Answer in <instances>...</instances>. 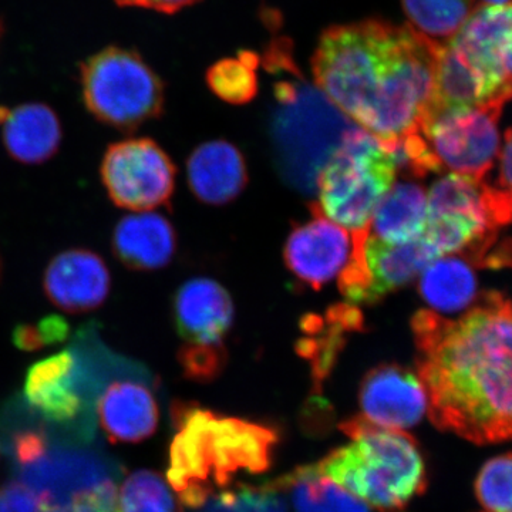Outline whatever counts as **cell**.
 <instances>
[{
  "label": "cell",
  "mask_w": 512,
  "mask_h": 512,
  "mask_svg": "<svg viewBox=\"0 0 512 512\" xmlns=\"http://www.w3.org/2000/svg\"><path fill=\"white\" fill-rule=\"evenodd\" d=\"M427 412L471 443L512 440V302L485 293L456 320L420 311L412 320Z\"/></svg>",
  "instance_id": "6da1fadb"
},
{
  "label": "cell",
  "mask_w": 512,
  "mask_h": 512,
  "mask_svg": "<svg viewBox=\"0 0 512 512\" xmlns=\"http://www.w3.org/2000/svg\"><path fill=\"white\" fill-rule=\"evenodd\" d=\"M439 43L409 25L369 19L332 26L312 56L316 87L380 140L420 127L433 99Z\"/></svg>",
  "instance_id": "7a4b0ae2"
},
{
  "label": "cell",
  "mask_w": 512,
  "mask_h": 512,
  "mask_svg": "<svg viewBox=\"0 0 512 512\" xmlns=\"http://www.w3.org/2000/svg\"><path fill=\"white\" fill-rule=\"evenodd\" d=\"M168 483L181 503L198 510L239 476H258L271 467L278 433L195 404L175 403Z\"/></svg>",
  "instance_id": "3957f363"
},
{
  "label": "cell",
  "mask_w": 512,
  "mask_h": 512,
  "mask_svg": "<svg viewBox=\"0 0 512 512\" xmlns=\"http://www.w3.org/2000/svg\"><path fill=\"white\" fill-rule=\"evenodd\" d=\"M259 63L278 77L271 116L276 168L286 184L315 194L320 173L355 126L316 84L306 82L288 40L275 39Z\"/></svg>",
  "instance_id": "277c9868"
},
{
  "label": "cell",
  "mask_w": 512,
  "mask_h": 512,
  "mask_svg": "<svg viewBox=\"0 0 512 512\" xmlns=\"http://www.w3.org/2000/svg\"><path fill=\"white\" fill-rule=\"evenodd\" d=\"M340 429L352 441L313 466L319 476L382 511L402 508L426 490V464L412 436L365 417L345 421Z\"/></svg>",
  "instance_id": "5b68a950"
},
{
  "label": "cell",
  "mask_w": 512,
  "mask_h": 512,
  "mask_svg": "<svg viewBox=\"0 0 512 512\" xmlns=\"http://www.w3.org/2000/svg\"><path fill=\"white\" fill-rule=\"evenodd\" d=\"M512 224V201L497 185L448 174L427 195L423 237L437 254L485 262L497 232Z\"/></svg>",
  "instance_id": "8992f818"
},
{
  "label": "cell",
  "mask_w": 512,
  "mask_h": 512,
  "mask_svg": "<svg viewBox=\"0 0 512 512\" xmlns=\"http://www.w3.org/2000/svg\"><path fill=\"white\" fill-rule=\"evenodd\" d=\"M396 173L392 154L382 141L353 127L320 173L319 204L313 205L330 221L362 231L393 187Z\"/></svg>",
  "instance_id": "52a82bcc"
},
{
  "label": "cell",
  "mask_w": 512,
  "mask_h": 512,
  "mask_svg": "<svg viewBox=\"0 0 512 512\" xmlns=\"http://www.w3.org/2000/svg\"><path fill=\"white\" fill-rule=\"evenodd\" d=\"M80 74L84 104L107 126L133 130L163 113V82L131 50L107 47L87 59Z\"/></svg>",
  "instance_id": "ba28073f"
},
{
  "label": "cell",
  "mask_w": 512,
  "mask_h": 512,
  "mask_svg": "<svg viewBox=\"0 0 512 512\" xmlns=\"http://www.w3.org/2000/svg\"><path fill=\"white\" fill-rule=\"evenodd\" d=\"M443 45L483 106L512 99V5L478 6Z\"/></svg>",
  "instance_id": "9c48e42d"
},
{
  "label": "cell",
  "mask_w": 512,
  "mask_h": 512,
  "mask_svg": "<svg viewBox=\"0 0 512 512\" xmlns=\"http://www.w3.org/2000/svg\"><path fill=\"white\" fill-rule=\"evenodd\" d=\"M437 258L424 237L390 245L373 238L367 227L353 232L352 254L340 272L339 289L350 305H372L412 282Z\"/></svg>",
  "instance_id": "30bf717a"
},
{
  "label": "cell",
  "mask_w": 512,
  "mask_h": 512,
  "mask_svg": "<svg viewBox=\"0 0 512 512\" xmlns=\"http://www.w3.org/2000/svg\"><path fill=\"white\" fill-rule=\"evenodd\" d=\"M504 106L461 107L424 119L421 133L439 161L453 174L484 180L500 154L498 120Z\"/></svg>",
  "instance_id": "8fae6325"
},
{
  "label": "cell",
  "mask_w": 512,
  "mask_h": 512,
  "mask_svg": "<svg viewBox=\"0 0 512 512\" xmlns=\"http://www.w3.org/2000/svg\"><path fill=\"white\" fill-rule=\"evenodd\" d=\"M175 165L150 138H128L111 144L101 163V180L117 207L147 212L170 204Z\"/></svg>",
  "instance_id": "7c38bea8"
},
{
  "label": "cell",
  "mask_w": 512,
  "mask_h": 512,
  "mask_svg": "<svg viewBox=\"0 0 512 512\" xmlns=\"http://www.w3.org/2000/svg\"><path fill=\"white\" fill-rule=\"evenodd\" d=\"M87 373L79 353L63 350L30 367L25 397L40 416L57 424L79 421L87 406Z\"/></svg>",
  "instance_id": "4fadbf2b"
},
{
  "label": "cell",
  "mask_w": 512,
  "mask_h": 512,
  "mask_svg": "<svg viewBox=\"0 0 512 512\" xmlns=\"http://www.w3.org/2000/svg\"><path fill=\"white\" fill-rule=\"evenodd\" d=\"M313 220L293 229L285 245V262L302 284L320 289L345 268L352 241L348 232L312 205Z\"/></svg>",
  "instance_id": "5bb4252c"
},
{
  "label": "cell",
  "mask_w": 512,
  "mask_h": 512,
  "mask_svg": "<svg viewBox=\"0 0 512 512\" xmlns=\"http://www.w3.org/2000/svg\"><path fill=\"white\" fill-rule=\"evenodd\" d=\"M359 399L363 417L386 429H410L427 412V396L420 377L397 365L370 370L363 379Z\"/></svg>",
  "instance_id": "9a60e30c"
},
{
  "label": "cell",
  "mask_w": 512,
  "mask_h": 512,
  "mask_svg": "<svg viewBox=\"0 0 512 512\" xmlns=\"http://www.w3.org/2000/svg\"><path fill=\"white\" fill-rule=\"evenodd\" d=\"M110 271L96 252L70 249L47 266L43 288L49 301L70 313L94 311L109 296Z\"/></svg>",
  "instance_id": "2e32d148"
},
{
  "label": "cell",
  "mask_w": 512,
  "mask_h": 512,
  "mask_svg": "<svg viewBox=\"0 0 512 512\" xmlns=\"http://www.w3.org/2000/svg\"><path fill=\"white\" fill-rule=\"evenodd\" d=\"M174 325L185 345L224 346L234 305L224 286L208 278L185 282L173 301Z\"/></svg>",
  "instance_id": "e0dca14e"
},
{
  "label": "cell",
  "mask_w": 512,
  "mask_h": 512,
  "mask_svg": "<svg viewBox=\"0 0 512 512\" xmlns=\"http://www.w3.org/2000/svg\"><path fill=\"white\" fill-rule=\"evenodd\" d=\"M97 416L111 443L136 444L156 433L160 413L146 384L124 379L107 384L97 400Z\"/></svg>",
  "instance_id": "ac0fdd59"
},
{
  "label": "cell",
  "mask_w": 512,
  "mask_h": 512,
  "mask_svg": "<svg viewBox=\"0 0 512 512\" xmlns=\"http://www.w3.org/2000/svg\"><path fill=\"white\" fill-rule=\"evenodd\" d=\"M0 134L10 157L23 164H40L59 150L62 126L46 104L0 106Z\"/></svg>",
  "instance_id": "d6986e66"
},
{
  "label": "cell",
  "mask_w": 512,
  "mask_h": 512,
  "mask_svg": "<svg viewBox=\"0 0 512 512\" xmlns=\"http://www.w3.org/2000/svg\"><path fill=\"white\" fill-rule=\"evenodd\" d=\"M187 177L195 197L210 205L228 204L248 184L244 157L237 147L222 140L202 144L191 154Z\"/></svg>",
  "instance_id": "ffe728a7"
},
{
  "label": "cell",
  "mask_w": 512,
  "mask_h": 512,
  "mask_svg": "<svg viewBox=\"0 0 512 512\" xmlns=\"http://www.w3.org/2000/svg\"><path fill=\"white\" fill-rule=\"evenodd\" d=\"M177 237L171 222L154 212H136L117 224L113 251L128 268L154 271L173 259Z\"/></svg>",
  "instance_id": "44dd1931"
},
{
  "label": "cell",
  "mask_w": 512,
  "mask_h": 512,
  "mask_svg": "<svg viewBox=\"0 0 512 512\" xmlns=\"http://www.w3.org/2000/svg\"><path fill=\"white\" fill-rule=\"evenodd\" d=\"M305 338L299 355L311 363L313 384L322 386L342 352L348 333L363 329V315L355 305L332 306L325 316H309L302 323Z\"/></svg>",
  "instance_id": "7402d4cb"
},
{
  "label": "cell",
  "mask_w": 512,
  "mask_h": 512,
  "mask_svg": "<svg viewBox=\"0 0 512 512\" xmlns=\"http://www.w3.org/2000/svg\"><path fill=\"white\" fill-rule=\"evenodd\" d=\"M427 224V194L413 183L394 185L377 205L369 224L373 238L390 245L423 237Z\"/></svg>",
  "instance_id": "603a6c76"
},
{
  "label": "cell",
  "mask_w": 512,
  "mask_h": 512,
  "mask_svg": "<svg viewBox=\"0 0 512 512\" xmlns=\"http://www.w3.org/2000/svg\"><path fill=\"white\" fill-rule=\"evenodd\" d=\"M420 293L431 308L457 312L476 301L477 279L467 258L441 256L421 272Z\"/></svg>",
  "instance_id": "cb8c5ba5"
},
{
  "label": "cell",
  "mask_w": 512,
  "mask_h": 512,
  "mask_svg": "<svg viewBox=\"0 0 512 512\" xmlns=\"http://www.w3.org/2000/svg\"><path fill=\"white\" fill-rule=\"evenodd\" d=\"M278 484L281 488H291L296 512H370L363 501L319 476L313 466L298 468Z\"/></svg>",
  "instance_id": "d4e9b609"
},
{
  "label": "cell",
  "mask_w": 512,
  "mask_h": 512,
  "mask_svg": "<svg viewBox=\"0 0 512 512\" xmlns=\"http://www.w3.org/2000/svg\"><path fill=\"white\" fill-rule=\"evenodd\" d=\"M410 28L431 42L447 43L476 9V0H402Z\"/></svg>",
  "instance_id": "484cf974"
},
{
  "label": "cell",
  "mask_w": 512,
  "mask_h": 512,
  "mask_svg": "<svg viewBox=\"0 0 512 512\" xmlns=\"http://www.w3.org/2000/svg\"><path fill=\"white\" fill-rule=\"evenodd\" d=\"M259 66V56L251 52L222 59L208 70V87L227 103L247 104L258 93Z\"/></svg>",
  "instance_id": "4316f807"
},
{
  "label": "cell",
  "mask_w": 512,
  "mask_h": 512,
  "mask_svg": "<svg viewBox=\"0 0 512 512\" xmlns=\"http://www.w3.org/2000/svg\"><path fill=\"white\" fill-rule=\"evenodd\" d=\"M119 508L120 512H181L164 478L150 470H138L126 478Z\"/></svg>",
  "instance_id": "83f0119b"
},
{
  "label": "cell",
  "mask_w": 512,
  "mask_h": 512,
  "mask_svg": "<svg viewBox=\"0 0 512 512\" xmlns=\"http://www.w3.org/2000/svg\"><path fill=\"white\" fill-rule=\"evenodd\" d=\"M278 483L261 487H242L225 490L211 497L197 512H286L279 497Z\"/></svg>",
  "instance_id": "f1b7e54d"
},
{
  "label": "cell",
  "mask_w": 512,
  "mask_h": 512,
  "mask_svg": "<svg viewBox=\"0 0 512 512\" xmlns=\"http://www.w3.org/2000/svg\"><path fill=\"white\" fill-rule=\"evenodd\" d=\"M476 493L487 512H512V453L484 464L477 477Z\"/></svg>",
  "instance_id": "f546056e"
},
{
  "label": "cell",
  "mask_w": 512,
  "mask_h": 512,
  "mask_svg": "<svg viewBox=\"0 0 512 512\" xmlns=\"http://www.w3.org/2000/svg\"><path fill=\"white\" fill-rule=\"evenodd\" d=\"M42 512H120L119 491L113 481H103L73 495L67 503L45 504Z\"/></svg>",
  "instance_id": "4dcf8cb0"
},
{
  "label": "cell",
  "mask_w": 512,
  "mask_h": 512,
  "mask_svg": "<svg viewBox=\"0 0 512 512\" xmlns=\"http://www.w3.org/2000/svg\"><path fill=\"white\" fill-rule=\"evenodd\" d=\"M70 335V326L60 316L52 315L40 320L36 325H20L13 332V343L20 350L33 352L56 345L67 340Z\"/></svg>",
  "instance_id": "1f68e13d"
},
{
  "label": "cell",
  "mask_w": 512,
  "mask_h": 512,
  "mask_svg": "<svg viewBox=\"0 0 512 512\" xmlns=\"http://www.w3.org/2000/svg\"><path fill=\"white\" fill-rule=\"evenodd\" d=\"M178 357L185 376L208 382L221 372L227 353L224 346L184 345Z\"/></svg>",
  "instance_id": "d6a6232c"
},
{
  "label": "cell",
  "mask_w": 512,
  "mask_h": 512,
  "mask_svg": "<svg viewBox=\"0 0 512 512\" xmlns=\"http://www.w3.org/2000/svg\"><path fill=\"white\" fill-rule=\"evenodd\" d=\"M46 497L23 481L0 485V512H42Z\"/></svg>",
  "instance_id": "836d02e7"
},
{
  "label": "cell",
  "mask_w": 512,
  "mask_h": 512,
  "mask_svg": "<svg viewBox=\"0 0 512 512\" xmlns=\"http://www.w3.org/2000/svg\"><path fill=\"white\" fill-rule=\"evenodd\" d=\"M500 175H498V188L512 201V128L504 136L503 147L500 148Z\"/></svg>",
  "instance_id": "e575fe53"
},
{
  "label": "cell",
  "mask_w": 512,
  "mask_h": 512,
  "mask_svg": "<svg viewBox=\"0 0 512 512\" xmlns=\"http://www.w3.org/2000/svg\"><path fill=\"white\" fill-rule=\"evenodd\" d=\"M116 2L121 6H134V8L153 9L157 12L175 13L194 5L198 0H116Z\"/></svg>",
  "instance_id": "d590c367"
},
{
  "label": "cell",
  "mask_w": 512,
  "mask_h": 512,
  "mask_svg": "<svg viewBox=\"0 0 512 512\" xmlns=\"http://www.w3.org/2000/svg\"><path fill=\"white\" fill-rule=\"evenodd\" d=\"M481 5L487 6H511L512 0H481Z\"/></svg>",
  "instance_id": "8d00e7d4"
},
{
  "label": "cell",
  "mask_w": 512,
  "mask_h": 512,
  "mask_svg": "<svg viewBox=\"0 0 512 512\" xmlns=\"http://www.w3.org/2000/svg\"><path fill=\"white\" fill-rule=\"evenodd\" d=\"M0 33H2V28H0Z\"/></svg>",
  "instance_id": "74e56055"
}]
</instances>
